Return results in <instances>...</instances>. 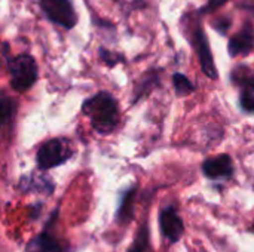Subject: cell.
Here are the masks:
<instances>
[{
    "mask_svg": "<svg viewBox=\"0 0 254 252\" xmlns=\"http://www.w3.org/2000/svg\"><path fill=\"white\" fill-rule=\"evenodd\" d=\"M40 6L52 22L65 28L74 27L77 16L70 0H40Z\"/></svg>",
    "mask_w": 254,
    "mask_h": 252,
    "instance_id": "4",
    "label": "cell"
},
{
    "mask_svg": "<svg viewBox=\"0 0 254 252\" xmlns=\"http://www.w3.org/2000/svg\"><path fill=\"white\" fill-rule=\"evenodd\" d=\"M15 114H16V102L6 94L0 92V132L1 134H6L10 129Z\"/></svg>",
    "mask_w": 254,
    "mask_h": 252,
    "instance_id": "9",
    "label": "cell"
},
{
    "mask_svg": "<svg viewBox=\"0 0 254 252\" xmlns=\"http://www.w3.org/2000/svg\"><path fill=\"white\" fill-rule=\"evenodd\" d=\"M254 49V31L252 24H246V27L237 33L229 40V53L232 56L249 55Z\"/></svg>",
    "mask_w": 254,
    "mask_h": 252,
    "instance_id": "8",
    "label": "cell"
},
{
    "mask_svg": "<svg viewBox=\"0 0 254 252\" xmlns=\"http://www.w3.org/2000/svg\"><path fill=\"white\" fill-rule=\"evenodd\" d=\"M216 25V30H219V31H222V33H226V30L229 28V25H231V21L228 19V18H225V19H219V21H216L214 22Z\"/></svg>",
    "mask_w": 254,
    "mask_h": 252,
    "instance_id": "17",
    "label": "cell"
},
{
    "mask_svg": "<svg viewBox=\"0 0 254 252\" xmlns=\"http://www.w3.org/2000/svg\"><path fill=\"white\" fill-rule=\"evenodd\" d=\"M173 82H174V88L177 95H188L192 94L195 91V86L192 85V82L182 73H176L173 76Z\"/></svg>",
    "mask_w": 254,
    "mask_h": 252,
    "instance_id": "12",
    "label": "cell"
},
{
    "mask_svg": "<svg viewBox=\"0 0 254 252\" xmlns=\"http://www.w3.org/2000/svg\"><path fill=\"white\" fill-rule=\"evenodd\" d=\"M240 104L243 110L249 113H254V88H244L241 98H240Z\"/></svg>",
    "mask_w": 254,
    "mask_h": 252,
    "instance_id": "14",
    "label": "cell"
},
{
    "mask_svg": "<svg viewBox=\"0 0 254 252\" xmlns=\"http://www.w3.org/2000/svg\"><path fill=\"white\" fill-rule=\"evenodd\" d=\"M231 79L240 85V86H244V88H254V70L249 68V67H238L232 71V76Z\"/></svg>",
    "mask_w": 254,
    "mask_h": 252,
    "instance_id": "11",
    "label": "cell"
},
{
    "mask_svg": "<svg viewBox=\"0 0 254 252\" xmlns=\"http://www.w3.org/2000/svg\"><path fill=\"white\" fill-rule=\"evenodd\" d=\"M202 171L211 180L229 178L234 174V163L228 154H220L217 157L207 159L202 165Z\"/></svg>",
    "mask_w": 254,
    "mask_h": 252,
    "instance_id": "6",
    "label": "cell"
},
{
    "mask_svg": "<svg viewBox=\"0 0 254 252\" xmlns=\"http://www.w3.org/2000/svg\"><path fill=\"white\" fill-rule=\"evenodd\" d=\"M71 156V149L65 140L54 138L43 143L37 151V165L42 169H51L63 165Z\"/></svg>",
    "mask_w": 254,
    "mask_h": 252,
    "instance_id": "3",
    "label": "cell"
},
{
    "mask_svg": "<svg viewBox=\"0 0 254 252\" xmlns=\"http://www.w3.org/2000/svg\"><path fill=\"white\" fill-rule=\"evenodd\" d=\"M28 252H63V250L55 238L48 233H43L30 244Z\"/></svg>",
    "mask_w": 254,
    "mask_h": 252,
    "instance_id": "10",
    "label": "cell"
},
{
    "mask_svg": "<svg viewBox=\"0 0 254 252\" xmlns=\"http://www.w3.org/2000/svg\"><path fill=\"white\" fill-rule=\"evenodd\" d=\"M9 73L12 88L25 92L37 80V64L30 55H19L9 62Z\"/></svg>",
    "mask_w": 254,
    "mask_h": 252,
    "instance_id": "2",
    "label": "cell"
},
{
    "mask_svg": "<svg viewBox=\"0 0 254 252\" xmlns=\"http://www.w3.org/2000/svg\"><path fill=\"white\" fill-rule=\"evenodd\" d=\"M82 111L100 134H109L113 131L119 120L116 100L107 92H100L88 98L82 105Z\"/></svg>",
    "mask_w": 254,
    "mask_h": 252,
    "instance_id": "1",
    "label": "cell"
},
{
    "mask_svg": "<svg viewBox=\"0 0 254 252\" xmlns=\"http://www.w3.org/2000/svg\"><path fill=\"white\" fill-rule=\"evenodd\" d=\"M159 221H161L162 233H164V236H165L168 241L177 242V241L183 236V233H185L183 220L180 218V215L177 214V211H176L173 206L165 208V209L161 212Z\"/></svg>",
    "mask_w": 254,
    "mask_h": 252,
    "instance_id": "5",
    "label": "cell"
},
{
    "mask_svg": "<svg viewBox=\"0 0 254 252\" xmlns=\"http://www.w3.org/2000/svg\"><path fill=\"white\" fill-rule=\"evenodd\" d=\"M195 37H196V52H198V58H199L202 71L208 77L216 79L217 77V70H216V65H214V58H213V53L210 50V45H208L202 30L198 28L196 33H195Z\"/></svg>",
    "mask_w": 254,
    "mask_h": 252,
    "instance_id": "7",
    "label": "cell"
},
{
    "mask_svg": "<svg viewBox=\"0 0 254 252\" xmlns=\"http://www.w3.org/2000/svg\"><path fill=\"white\" fill-rule=\"evenodd\" d=\"M149 245V232H147V227H141L137 239L134 241V245L131 247L129 252H144L146 248Z\"/></svg>",
    "mask_w": 254,
    "mask_h": 252,
    "instance_id": "13",
    "label": "cell"
},
{
    "mask_svg": "<svg viewBox=\"0 0 254 252\" xmlns=\"http://www.w3.org/2000/svg\"><path fill=\"white\" fill-rule=\"evenodd\" d=\"M228 0H210L202 9H201V13H208V12H214L216 9L222 7L223 4H226Z\"/></svg>",
    "mask_w": 254,
    "mask_h": 252,
    "instance_id": "16",
    "label": "cell"
},
{
    "mask_svg": "<svg viewBox=\"0 0 254 252\" xmlns=\"http://www.w3.org/2000/svg\"><path fill=\"white\" fill-rule=\"evenodd\" d=\"M132 198H134V190H131L122 201V205H121V217L122 218H129L131 217V205H132Z\"/></svg>",
    "mask_w": 254,
    "mask_h": 252,
    "instance_id": "15",
    "label": "cell"
}]
</instances>
